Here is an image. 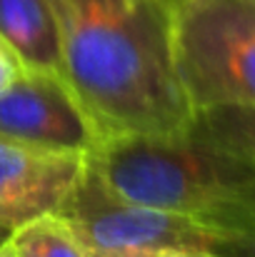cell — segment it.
I'll return each mask as SVG.
<instances>
[{
    "label": "cell",
    "mask_w": 255,
    "mask_h": 257,
    "mask_svg": "<svg viewBox=\"0 0 255 257\" xmlns=\"http://www.w3.org/2000/svg\"><path fill=\"white\" fill-rule=\"evenodd\" d=\"M65 83L100 140L183 130L195 110L173 58L165 0H50Z\"/></svg>",
    "instance_id": "6da1fadb"
},
{
    "label": "cell",
    "mask_w": 255,
    "mask_h": 257,
    "mask_svg": "<svg viewBox=\"0 0 255 257\" xmlns=\"http://www.w3.org/2000/svg\"><path fill=\"white\" fill-rule=\"evenodd\" d=\"M108 187L223 235L255 230V168L190 122L153 135H115L88 155Z\"/></svg>",
    "instance_id": "7a4b0ae2"
},
{
    "label": "cell",
    "mask_w": 255,
    "mask_h": 257,
    "mask_svg": "<svg viewBox=\"0 0 255 257\" xmlns=\"http://www.w3.org/2000/svg\"><path fill=\"white\" fill-rule=\"evenodd\" d=\"M173 58L193 110L255 105V0H165Z\"/></svg>",
    "instance_id": "3957f363"
},
{
    "label": "cell",
    "mask_w": 255,
    "mask_h": 257,
    "mask_svg": "<svg viewBox=\"0 0 255 257\" xmlns=\"http://www.w3.org/2000/svg\"><path fill=\"white\" fill-rule=\"evenodd\" d=\"M58 215L75 230L88 250L115 255L213 252L223 232L195 220L123 197L88 163L83 180Z\"/></svg>",
    "instance_id": "277c9868"
},
{
    "label": "cell",
    "mask_w": 255,
    "mask_h": 257,
    "mask_svg": "<svg viewBox=\"0 0 255 257\" xmlns=\"http://www.w3.org/2000/svg\"><path fill=\"white\" fill-rule=\"evenodd\" d=\"M0 138L90 155L100 135L60 75L28 70L0 92Z\"/></svg>",
    "instance_id": "5b68a950"
},
{
    "label": "cell",
    "mask_w": 255,
    "mask_h": 257,
    "mask_svg": "<svg viewBox=\"0 0 255 257\" xmlns=\"http://www.w3.org/2000/svg\"><path fill=\"white\" fill-rule=\"evenodd\" d=\"M88 170V155L0 138V227L58 212Z\"/></svg>",
    "instance_id": "8992f818"
},
{
    "label": "cell",
    "mask_w": 255,
    "mask_h": 257,
    "mask_svg": "<svg viewBox=\"0 0 255 257\" xmlns=\"http://www.w3.org/2000/svg\"><path fill=\"white\" fill-rule=\"evenodd\" d=\"M0 38L23 68L65 78L63 35L50 0H0Z\"/></svg>",
    "instance_id": "52a82bcc"
},
{
    "label": "cell",
    "mask_w": 255,
    "mask_h": 257,
    "mask_svg": "<svg viewBox=\"0 0 255 257\" xmlns=\"http://www.w3.org/2000/svg\"><path fill=\"white\" fill-rule=\"evenodd\" d=\"M10 242L20 257H88L85 242L58 215H40L10 232Z\"/></svg>",
    "instance_id": "ba28073f"
},
{
    "label": "cell",
    "mask_w": 255,
    "mask_h": 257,
    "mask_svg": "<svg viewBox=\"0 0 255 257\" xmlns=\"http://www.w3.org/2000/svg\"><path fill=\"white\" fill-rule=\"evenodd\" d=\"M195 127L230 148L255 168V105H213L195 110Z\"/></svg>",
    "instance_id": "9c48e42d"
},
{
    "label": "cell",
    "mask_w": 255,
    "mask_h": 257,
    "mask_svg": "<svg viewBox=\"0 0 255 257\" xmlns=\"http://www.w3.org/2000/svg\"><path fill=\"white\" fill-rule=\"evenodd\" d=\"M218 255L223 257H255V230L253 232H240V235H225L215 245Z\"/></svg>",
    "instance_id": "30bf717a"
},
{
    "label": "cell",
    "mask_w": 255,
    "mask_h": 257,
    "mask_svg": "<svg viewBox=\"0 0 255 257\" xmlns=\"http://www.w3.org/2000/svg\"><path fill=\"white\" fill-rule=\"evenodd\" d=\"M23 70V63L18 60V55L10 50V45L0 38V92L10 85Z\"/></svg>",
    "instance_id": "8fae6325"
},
{
    "label": "cell",
    "mask_w": 255,
    "mask_h": 257,
    "mask_svg": "<svg viewBox=\"0 0 255 257\" xmlns=\"http://www.w3.org/2000/svg\"><path fill=\"white\" fill-rule=\"evenodd\" d=\"M150 257H223L218 252H163V255H150Z\"/></svg>",
    "instance_id": "7c38bea8"
},
{
    "label": "cell",
    "mask_w": 255,
    "mask_h": 257,
    "mask_svg": "<svg viewBox=\"0 0 255 257\" xmlns=\"http://www.w3.org/2000/svg\"><path fill=\"white\" fill-rule=\"evenodd\" d=\"M0 257H20V255H18V250L13 247L10 237H8V240H5V242L0 245Z\"/></svg>",
    "instance_id": "4fadbf2b"
},
{
    "label": "cell",
    "mask_w": 255,
    "mask_h": 257,
    "mask_svg": "<svg viewBox=\"0 0 255 257\" xmlns=\"http://www.w3.org/2000/svg\"><path fill=\"white\" fill-rule=\"evenodd\" d=\"M88 257H138V255H115V252H98V250H88Z\"/></svg>",
    "instance_id": "5bb4252c"
},
{
    "label": "cell",
    "mask_w": 255,
    "mask_h": 257,
    "mask_svg": "<svg viewBox=\"0 0 255 257\" xmlns=\"http://www.w3.org/2000/svg\"><path fill=\"white\" fill-rule=\"evenodd\" d=\"M8 237H10V230H5V227H0V245H3V242H5Z\"/></svg>",
    "instance_id": "9a60e30c"
}]
</instances>
